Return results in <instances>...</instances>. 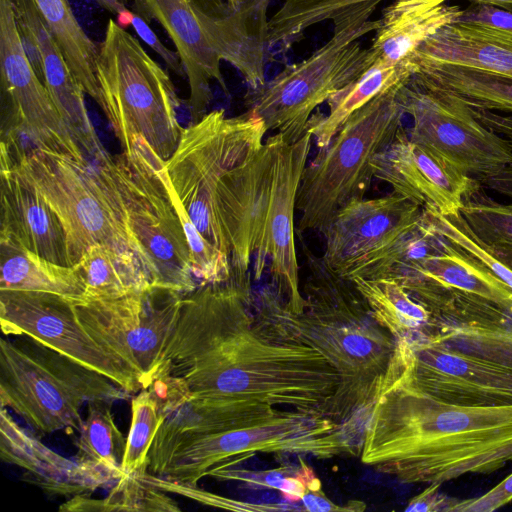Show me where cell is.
Returning <instances> with one entry per match:
<instances>
[{"instance_id":"obj_23","label":"cell","mask_w":512,"mask_h":512,"mask_svg":"<svg viewBox=\"0 0 512 512\" xmlns=\"http://www.w3.org/2000/svg\"><path fill=\"white\" fill-rule=\"evenodd\" d=\"M0 178V237L49 261L70 266L63 225L35 185L5 163H1Z\"/></svg>"},{"instance_id":"obj_45","label":"cell","mask_w":512,"mask_h":512,"mask_svg":"<svg viewBox=\"0 0 512 512\" xmlns=\"http://www.w3.org/2000/svg\"><path fill=\"white\" fill-rule=\"evenodd\" d=\"M462 20L483 22L512 30V12L489 5H478L475 10H466Z\"/></svg>"},{"instance_id":"obj_8","label":"cell","mask_w":512,"mask_h":512,"mask_svg":"<svg viewBox=\"0 0 512 512\" xmlns=\"http://www.w3.org/2000/svg\"><path fill=\"white\" fill-rule=\"evenodd\" d=\"M0 162L28 178L57 214L66 233L70 266H75L89 247L104 244L134 254L119 189L103 162L41 149L1 153Z\"/></svg>"},{"instance_id":"obj_51","label":"cell","mask_w":512,"mask_h":512,"mask_svg":"<svg viewBox=\"0 0 512 512\" xmlns=\"http://www.w3.org/2000/svg\"><path fill=\"white\" fill-rule=\"evenodd\" d=\"M242 1L243 0H227V2L233 6L240 4Z\"/></svg>"},{"instance_id":"obj_31","label":"cell","mask_w":512,"mask_h":512,"mask_svg":"<svg viewBox=\"0 0 512 512\" xmlns=\"http://www.w3.org/2000/svg\"><path fill=\"white\" fill-rule=\"evenodd\" d=\"M367 301L376 321L395 340L428 334L432 317L428 309L390 279H350Z\"/></svg>"},{"instance_id":"obj_44","label":"cell","mask_w":512,"mask_h":512,"mask_svg":"<svg viewBox=\"0 0 512 512\" xmlns=\"http://www.w3.org/2000/svg\"><path fill=\"white\" fill-rule=\"evenodd\" d=\"M303 511L309 512H355L363 511L366 505L362 501H349L345 506L332 502L322 490V486L308 487L300 501Z\"/></svg>"},{"instance_id":"obj_34","label":"cell","mask_w":512,"mask_h":512,"mask_svg":"<svg viewBox=\"0 0 512 512\" xmlns=\"http://www.w3.org/2000/svg\"><path fill=\"white\" fill-rule=\"evenodd\" d=\"M382 0H287L271 20L269 40L278 42L290 37L307 26L323 19L334 18L337 28L355 27L352 23L354 8L359 23H365V11L374 9Z\"/></svg>"},{"instance_id":"obj_6","label":"cell","mask_w":512,"mask_h":512,"mask_svg":"<svg viewBox=\"0 0 512 512\" xmlns=\"http://www.w3.org/2000/svg\"><path fill=\"white\" fill-rule=\"evenodd\" d=\"M132 394L108 377L27 337L0 340V403L38 435L80 430L81 409Z\"/></svg>"},{"instance_id":"obj_41","label":"cell","mask_w":512,"mask_h":512,"mask_svg":"<svg viewBox=\"0 0 512 512\" xmlns=\"http://www.w3.org/2000/svg\"><path fill=\"white\" fill-rule=\"evenodd\" d=\"M512 501V473L487 493L468 499H457L449 512H492Z\"/></svg>"},{"instance_id":"obj_52","label":"cell","mask_w":512,"mask_h":512,"mask_svg":"<svg viewBox=\"0 0 512 512\" xmlns=\"http://www.w3.org/2000/svg\"><path fill=\"white\" fill-rule=\"evenodd\" d=\"M122 5L126 6L128 3V0H118Z\"/></svg>"},{"instance_id":"obj_15","label":"cell","mask_w":512,"mask_h":512,"mask_svg":"<svg viewBox=\"0 0 512 512\" xmlns=\"http://www.w3.org/2000/svg\"><path fill=\"white\" fill-rule=\"evenodd\" d=\"M183 294L150 285L118 298L70 301L88 332L137 368L148 387L179 313Z\"/></svg>"},{"instance_id":"obj_46","label":"cell","mask_w":512,"mask_h":512,"mask_svg":"<svg viewBox=\"0 0 512 512\" xmlns=\"http://www.w3.org/2000/svg\"><path fill=\"white\" fill-rule=\"evenodd\" d=\"M477 179L483 187L512 201V165Z\"/></svg>"},{"instance_id":"obj_42","label":"cell","mask_w":512,"mask_h":512,"mask_svg":"<svg viewBox=\"0 0 512 512\" xmlns=\"http://www.w3.org/2000/svg\"><path fill=\"white\" fill-rule=\"evenodd\" d=\"M131 26L139 38L163 59L169 70L178 76H185L184 67L178 53L168 49L142 17L135 14Z\"/></svg>"},{"instance_id":"obj_9","label":"cell","mask_w":512,"mask_h":512,"mask_svg":"<svg viewBox=\"0 0 512 512\" xmlns=\"http://www.w3.org/2000/svg\"><path fill=\"white\" fill-rule=\"evenodd\" d=\"M402 86L377 95L355 111L306 165L296 199L299 232L322 233L342 207L363 198L374 177V157L393 142L403 126Z\"/></svg>"},{"instance_id":"obj_35","label":"cell","mask_w":512,"mask_h":512,"mask_svg":"<svg viewBox=\"0 0 512 512\" xmlns=\"http://www.w3.org/2000/svg\"><path fill=\"white\" fill-rule=\"evenodd\" d=\"M62 512L90 511H157L179 512L177 503L166 492L139 480L136 476L125 475L112 488L107 497L94 499L89 494L71 497L59 507Z\"/></svg>"},{"instance_id":"obj_30","label":"cell","mask_w":512,"mask_h":512,"mask_svg":"<svg viewBox=\"0 0 512 512\" xmlns=\"http://www.w3.org/2000/svg\"><path fill=\"white\" fill-rule=\"evenodd\" d=\"M48 26L74 77L98 105L100 102L96 44L78 22L68 0H33Z\"/></svg>"},{"instance_id":"obj_24","label":"cell","mask_w":512,"mask_h":512,"mask_svg":"<svg viewBox=\"0 0 512 512\" xmlns=\"http://www.w3.org/2000/svg\"><path fill=\"white\" fill-rule=\"evenodd\" d=\"M409 62L456 65L512 77V30L461 20L427 39Z\"/></svg>"},{"instance_id":"obj_29","label":"cell","mask_w":512,"mask_h":512,"mask_svg":"<svg viewBox=\"0 0 512 512\" xmlns=\"http://www.w3.org/2000/svg\"><path fill=\"white\" fill-rule=\"evenodd\" d=\"M73 267L84 282L87 300L118 298L151 285L134 254L104 244L89 247Z\"/></svg>"},{"instance_id":"obj_19","label":"cell","mask_w":512,"mask_h":512,"mask_svg":"<svg viewBox=\"0 0 512 512\" xmlns=\"http://www.w3.org/2000/svg\"><path fill=\"white\" fill-rule=\"evenodd\" d=\"M374 177L388 183L422 209L449 216L460 213L463 198L480 185L445 158L410 139L402 126L393 142L372 161Z\"/></svg>"},{"instance_id":"obj_50","label":"cell","mask_w":512,"mask_h":512,"mask_svg":"<svg viewBox=\"0 0 512 512\" xmlns=\"http://www.w3.org/2000/svg\"><path fill=\"white\" fill-rule=\"evenodd\" d=\"M507 138H508V140H509V142H510V144L512 146V122H511V124L509 126V129H508Z\"/></svg>"},{"instance_id":"obj_18","label":"cell","mask_w":512,"mask_h":512,"mask_svg":"<svg viewBox=\"0 0 512 512\" xmlns=\"http://www.w3.org/2000/svg\"><path fill=\"white\" fill-rule=\"evenodd\" d=\"M311 142L312 133L309 130L295 143L288 144L282 137L279 141L266 198L260 242L253 263V276L258 280L269 260L271 286L282 298L287 309L294 314H301L305 309V298L299 288L294 210Z\"/></svg>"},{"instance_id":"obj_14","label":"cell","mask_w":512,"mask_h":512,"mask_svg":"<svg viewBox=\"0 0 512 512\" xmlns=\"http://www.w3.org/2000/svg\"><path fill=\"white\" fill-rule=\"evenodd\" d=\"M0 325L5 336L32 339L108 377L130 394L147 387L144 375L137 368L88 332L72 302L63 296L0 291Z\"/></svg>"},{"instance_id":"obj_39","label":"cell","mask_w":512,"mask_h":512,"mask_svg":"<svg viewBox=\"0 0 512 512\" xmlns=\"http://www.w3.org/2000/svg\"><path fill=\"white\" fill-rule=\"evenodd\" d=\"M422 219L434 232L481 261L512 289V270L482 246L460 213L444 216L422 209Z\"/></svg>"},{"instance_id":"obj_16","label":"cell","mask_w":512,"mask_h":512,"mask_svg":"<svg viewBox=\"0 0 512 512\" xmlns=\"http://www.w3.org/2000/svg\"><path fill=\"white\" fill-rule=\"evenodd\" d=\"M413 125L411 140L445 158L464 173L479 178L512 165V146L491 131L458 98L419 89L409 82L399 90Z\"/></svg>"},{"instance_id":"obj_36","label":"cell","mask_w":512,"mask_h":512,"mask_svg":"<svg viewBox=\"0 0 512 512\" xmlns=\"http://www.w3.org/2000/svg\"><path fill=\"white\" fill-rule=\"evenodd\" d=\"M155 397L143 388L131 399V425L121 468L125 475L148 472V455L155 435L165 420Z\"/></svg>"},{"instance_id":"obj_33","label":"cell","mask_w":512,"mask_h":512,"mask_svg":"<svg viewBox=\"0 0 512 512\" xmlns=\"http://www.w3.org/2000/svg\"><path fill=\"white\" fill-rule=\"evenodd\" d=\"M111 405L106 402L88 404L87 417L75 443V458L100 466L121 479L125 476L121 464L127 439L114 421Z\"/></svg>"},{"instance_id":"obj_21","label":"cell","mask_w":512,"mask_h":512,"mask_svg":"<svg viewBox=\"0 0 512 512\" xmlns=\"http://www.w3.org/2000/svg\"><path fill=\"white\" fill-rule=\"evenodd\" d=\"M0 458L22 468L24 481L49 495L91 494L100 488H112L120 480L93 463L56 453L35 433L17 424L7 408L0 412Z\"/></svg>"},{"instance_id":"obj_12","label":"cell","mask_w":512,"mask_h":512,"mask_svg":"<svg viewBox=\"0 0 512 512\" xmlns=\"http://www.w3.org/2000/svg\"><path fill=\"white\" fill-rule=\"evenodd\" d=\"M222 0H134L133 12L148 24L156 20L166 31L184 67L189 85L192 122L207 112L211 82L225 89L220 61L234 54L242 15Z\"/></svg>"},{"instance_id":"obj_20","label":"cell","mask_w":512,"mask_h":512,"mask_svg":"<svg viewBox=\"0 0 512 512\" xmlns=\"http://www.w3.org/2000/svg\"><path fill=\"white\" fill-rule=\"evenodd\" d=\"M422 208L392 192L372 199H354L323 230L325 264L340 276L418 225Z\"/></svg>"},{"instance_id":"obj_32","label":"cell","mask_w":512,"mask_h":512,"mask_svg":"<svg viewBox=\"0 0 512 512\" xmlns=\"http://www.w3.org/2000/svg\"><path fill=\"white\" fill-rule=\"evenodd\" d=\"M460 214L482 246L512 270V202L491 198L480 184L464 196Z\"/></svg>"},{"instance_id":"obj_27","label":"cell","mask_w":512,"mask_h":512,"mask_svg":"<svg viewBox=\"0 0 512 512\" xmlns=\"http://www.w3.org/2000/svg\"><path fill=\"white\" fill-rule=\"evenodd\" d=\"M0 291L45 292L82 300L84 282L74 267L49 261L16 242L0 237Z\"/></svg>"},{"instance_id":"obj_40","label":"cell","mask_w":512,"mask_h":512,"mask_svg":"<svg viewBox=\"0 0 512 512\" xmlns=\"http://www.w3.org/2000/svg\"><path fill=\"white\" fill-rule=\"evenodd\" d=\"M142 482L148 484L151 487H154L158 490H161L166 493L178 494L184 497L193 499L197 502L222 508L233 511H286V510H297L293 505L289 506V504L284 503H276V504H251L231 498H226L223 496L216 495L214 493L208 492L204 489H201L197 485L186 484L175 482L171 480H167L156 475H153L149 472L141 476H136Z\"/></svg>"},{"instance_id":"obj_1","label":"cell","mask_w":512,"mask_h":512,"mask_svg":"<svg viewBox=\"0 0 512 512\" xmlns=\"http://www.w3.org/2000/svg\"><path fill=\"white\" fill-rule=\"evenodd\" d=\"M253 303L249 274L184 293L154 378H179L194 401L254 400L338 423L336 367L314 346L272 334Z\"/></svg>"},{"instance_id":"obj_11","label":"cell","mask_w":512,"mask_h":512,"mask_svg":"<svg viewBox=\"0 0 512 512\" xmlns=\"http://www.w3.org/2000/svg\"><path fill=\"white\" fill-rule=\"evenodd\" d=\"M362 27L337 28L334 38L312 57L286 68L246 96L248 111L260 116L268 130L292 144L307 131L314 109L357 80L376 61L373 49L361 50L353 39Z\"/></svg>"},{"instance_id":"obj_49","label":"cell","mask_w":512,"mask_h":512,"mask_svg":"<svg viewBox=\"0 0 512 512\" xmlns=\"http://www.w3.org/2000/svg\"><path fill=\"white\" fill-rule=\"evenodd\" d=\"M134 15L135 13L128 10L127 8L122 10L118 15H117V19H118V24L120 26H122L123 28L130 25L131 26V23H132V20L134 18Z\"/></svg>"},{"instance_id":"obj_25","label":"cell","mask_w":512,"mask_h":512,"mask_svg":"<svg viewBox=\"0 0 512 512\" xmlns=\"http://www.w3.org/2000/svg\"><path fill=\"white\" fill-rule=\"evenodd\" d=\"M465 12L458 5H437L430 0H395L378 24L372 49L384 62L408 68L420 45L443 27L461 21Z\"/></svg>"},{"instance_id":"obj_37","label":"cell","mask_w":512,"mask_h":512,"mask_svg":"<svg viewBox=\"0 0 512 512\" xmlns=\"http://www.w3.org/2000/svg\"><path fill=\"white\" fill-rule=\"evenodd\" d=\"M210 477L244 483L253 489H275L285 500L300 503L308 487L322 486L314 470L299 458V465H283L278 468L251 471L228 467L213 472Z\"/></svg>"},{"instance_id":"obj_10","label":"cell","mask_w":512,"mask_h":512,"mask_svg":"<svg viewBox=\"0 0 512 512\" xmlns=\"http://www.w3.org/2000/svg\"><path fill=\"white\" fill-rule=\"evenodd\" d=\"M132 151L102 160L122 198L138 259L153 286L188 293L196 289L187 237L173 201L165 160L141 137Z\"/></svg>"},{"instance_id":"obj_47","label":"cell","mask_w":512,"mask_h":512,"mask_svg":"<svg viewBox=\"0 0 512 512\" xmlns=\"http://www.w3.org/2000/svg\"><path fill=\"white\" fill-rule=\"evenodd\" d=\"M437 5L444 4L448 0H430ZM477 5H489L493 7H501L512 12V0H468Z\"/></svg>"},{"instance_id":"obj_3","label":"cell","mask_w":512,"mask_h":512,"mask_svg":"<svg viewBox=\"0 0 512 512\" xmlns=\"http://www.w3.org/2000/svg\"><path fill=\"white\" fill-rule=\"evenodd\" d=\"M263 119L252 111L206 113L184 128L165 168L173 191L202 237L248 275L258 238V213L272 177L281 135L265 142Z\"/></svg>"},{"instance_id":"obj_43","label":"cell","mask_w":512,"mask_h":512,"mask_svg":"<svg viewBox=\"0 0 512 512\" xmlns=\"http://www.w3.org/2000/svg\"><path fill=\"white\" fill-rule=\"evenodd\" d=\"M440 483H431L414 496L405 507V511L449 512L457 498L449 497L440 491Z\"/></svg>"},{"instance_id":"obj_22","label":"cell","mask_w":512,"mask_h":512,"mask_svg":"<svg viewBox=\"0 0 512 512\" xmlns=\"http://www.w3.org/2000/svg\"><path fill=\"white\" fill-rule=\"evenodd\" d=\"M13 6L19 31L31 35L38 46L42 58V81L71 135L88 159L102 160L109 153L89 117L85 92L33 0H13Z\"/></svg>"},{"instance_id":"obj_13","label":"cell","mask_w":512,"mask_h":512,"mask_svg":"<svg viewBox=\"0 0 512 512\" xmlns=\"http://www.w3.org/2000/svg\"><path fill=\"white\" fill-rule=\"evenodd\" d=\"M1 142L27 139L31 149L86 161L35 72L15 19L13 0H0Z\"/></svg>"},{"instance_id":"obj_4","label":"cell","mask_w":512,"mask_h":512,"mask_svg":"<svg viewBox=\"0 0 512 512\" xmlns=\"http://www.w3.org/2000/svg\"><path fill=\"white\" fill-rule=\"evenodd\" d=\"M305 309L294 314L272 286L254 296L257 320L274 335L314 346L341 377L338 423L362 444L364 428L395 349L354 283L305 250Z\"/></svg>"},{"instance_id":"obj_26","label":"cell","mask_w":512,"mask_h":512,"mask_svg":"<svg viewBox=\"0 0 512 512\" xmlns=\"http://www.w3.org/2000/svg\"><path fill=\"white\" fill-rule=\"evenodd\" d=\"M413 86L454 96L476 109L512 114V77L449 64L409 63Z\"/></svg>"},{"instance_id":"obj_2","label":"cell","mask_w":512,"mask_h":512,"mask_svg":"<svg viewBox=\"0 0 512 512\" xmlns=\"http://www.w3.org/2000/svg\"><path fill=\"white\" fill-rule=\"evenodd\" d=\"M359 457L404 484L491 474L512 461V404L444 402L418 389L390 361Z\"/></svg>"},{"instance_id":"obj_38","label":"cell","mask_w":512,"mask_h":512,"mask_svg":"<svg viewBox=\"0 0 512 512\" xmlns=\"http://www.w3.org/2000/svg\"><path fill=\"white\" fill-rule=\"evenodd\" d=\"M429 335L450 347L512 368V330L472 324L442 325Z\"/></svg>"},{"instance_id":"obj_48","label":"cell","mask_w":512,"mask_h":512,"mask_svg":"<svg viewBox=\"0 0 512 512\" xmlns=\"http://www.w3.org/2000/svg\"><path fill=\"white\" fill-rule=\"evenodd\" d=\"M97 3L108 12L118 15L122 10L126 9L118 0H96Z\"/></svg>"},{"instance_id":"obj_5","label":"cell","mask_w":512,"mask_h":512,"mask_svg":"<svg viewBox=\"0 0 512 512\" xmlns=\"http://www.w3.org/2000/svg\"><path fill=\"white\" fill-rule=\"evenodd\" d=\"M360 452V443L345 426L296 409H279L273 416L243 424L168 418L150 447L148 472L197 485L213 472L239 465L257 453L329 459Z\"/></svg>"},{"instance_id":"obj_7","label":"cell","mask_w":512,"mask_h":512,"mask_svg":"<svg viewBox=\"0 0 512 512\" xmlns=\"http://www.w3.org/2000/svg\"><path fill=\"white\" fill-rule=\"evenodd\" d=\"M99 107L124 153L141 136L163 160L175 152L183 127L180 101L169 74L140 41L110 18L96 63Z\"/></svg>"},{"instance_id":"obj_28","label":"cell","mask_w":512,"mask_h":512,"mask_svg":"<svg viewBox=\"0 0 512 512\" xmlns=\"http://www.w3.org/2000/svg\"><path fill=\"white\" fill-rule=\"evenodd\" d=\"M410 71L390 65L377 58L374 64L357 80L348 84L328 99L329 112L326 115H312L307 130L315 138L318 149L329 144L333 136L358 109L377 95L407 84Z\"/></svg>"},{"instance_id":"obj_17","label":"cell","mask_w":512,"mask_h":512,"mask_svg":"<svg viewBox=\"0 0 512 512\" xmlns=\"http://www.w3.org/2000/svg\"><path fill=\"white\" fill-rule=\"evenodd\" d=\"M395 341L391 361L422 392L465 406L512 404V368L450 347L429 334Z\"/></svg>"}]
</instances>
